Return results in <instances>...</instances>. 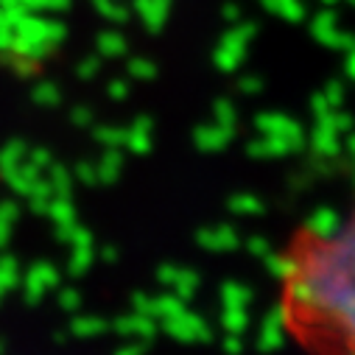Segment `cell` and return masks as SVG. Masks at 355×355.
<instances>
[{"mask_svg":"<svg viewBox=\"0 0 355 355\" xmlns=\"http://www.w3.org/2000/svg\"><path fill=\"white\" fill-rule=\"evenodd\" d=\"M344 224H347V221H344L336 210H330V207H319L313 216H308L305 230H311V232H316V235H336Z\"/></svg>","mask_w":355,"mask_h":355,"instance_id":"cell-17","label":"cell"},{"mask_svg":"<svg viewBox=\"0 0 355 355\" xmlns=\"http://www.w3.org/2000/svg\"><path fill=\"white\" fill-rule=\"evenodd\" d=\"M59 305H62L64 311H78V308H81L78 291H76V288H62V291H59Z\"/></svg>","mask_w":355,"mask_h":355,"instance_id":"cell-43","label":"cell"},{"mask_svg":"<svg viewBox=\"0 0 355 355\" xmlns=\"http://www.w3.org/2000/svg\"><path fill=\"white\" fill-rule=\"evenodd\" d=\"M254 129L260 135H272V137H286V140H294L297 146H305V135H302V126L283 115V112H260L254 118Z\"/></svg>","mask_w":355,"mask_h":355,"instance_id":"cell-7","label":"cell"},{"mask_svg":"<svg viewBox=\"0 0 355 355\" xmlns=\"http://www.w3.org/2000/svg\"><path fill=\"white\" fill-rule=\"evenodd\" d=\"M151 129H154V121L140 115L126 132H123V148L135 151V154H148L151 151Z\"/></svg>","mask_w":355,"mask_h":355,"instance_id":"cell-14","label":"cell"},{"mask_svg":"<svg viewBox=\"0 0 355 355\" xmlns=\"http://www.w3.org/2000/svg\"><path fill=\"white\" fill-rule=\"evenodd\" d=\"M246 246H249V252H252V254H257V257H263L266 252H269V243H266L263 238H257V235H254V238H249V241H246Z\"/></svg>","mask_w":355,"mask_h":355,"instance_id":"cell-45","label":"cell"},{"mask_svg":"<svg viewBox=\"0 0 355 355\" xmlns=\"http://www.w3.org/2000/svg\"><path fill=\"white\" fill-rule=\"evenodd\" d=\"M162 327L168 330V336L180 338V341H210V336H213L207 322L199 319L196 313H191L188 308H182L180 313L162 319Z\"/></svg>","mask_w":355,"mask_h":355,"instance_id":"cell-4","label":"cell"},{"mask_svg":"<svg viewBox=\"0 0 355 355\" xmlns=\"http://www.w3.org/2000/svg\"><path fill=\"white\" fill-rule=\"evenodd\" d=\"M28 12H62L70 6V0H20Z\"/></svg>","mask_w":355,"mask_h":355,"instance_id":"cell-35","label":"cell"},{"mask_svg":"<svg viewBox=\"0 0 355 355\" xmlns=\"http://www.w3.org/2000/svg\"><path fill=\"white\" fill-rule=\"evenodd\" d=\"M196 243L210 249V252H232L241 246V235L230 227V224H218V227H207L196 232Z\"/></svg>","mask_w":355,"mask_h":355,"instance_id":"cell-10","label":"cell"},{"mask_svg":"<svg viewBox=\"0 0 355 355\" xmlns=\"http://www.w3.org/2000/svg\"><path fill=\"white\" fill-rule=\"evenodd\" d=\"M221 324L227 333H235V336H243L249 330V308H227L221 311Z\"/></svg>","mask_w":355,"mask_h":355,"instance_id":"cell-23","label":"cell"},{"mask_svg":"<svg viewBox=\"0 0 355 355\" xmlns=\"http://www.w3.org/2000/svg\"><path fill=\"white\" fill-rule=\"evenodd\" d=\"M157 280H159V286L171 288L180 300H191V297L196 294L199 283H202V277H199L196 272L185 269V266H176V263H165V266H159Z\"/></svg>","mask_w":355,"mask_h":355,"instance_id":"cell-6","label":"cell"},{"mask_svg":"<svg viewBox=\"0 0 355 355\" xmlns=\"http://www.w3.org/2000/svg\"><path fill=\"white\" fill-rule=\"evenodd\" d=\"M115 330L121 336H132V338H151L157 333L154 330V319L146 316V313H137V311H132L129 316H121L115 322Z\"/></svg>","mask_w":355,"mask_h":355,"instance_id":"cell-15","label":"cell"},{"mask_svg":"<svg viewBox=\"0 0 355 355\" xmlns=\"http://www.w3.org/2000/svg\"><path fill=\"white\" fill-rule=\"evenodd\" d=\"M93 266V243H78L70 254V275H84Z\"/></svg>","mask_w":355,"mask_h":355,"instance_id":"cell-29","label":"cell"},{"mask_svg":"<svg viewBox=\"0 0 355 355\" xmlns=\"http://www.w3.org/2000/svg\"><path fill=\"white\" fill-rule=\"evenodd\" d=\"M129 90H132V84L123 81V78H112V81L107 84V96L115 98V101H123V98L129 96Z\"/></svg>","mask_w":355,"mask_h":355,"instance_id":"cell-41","label":"cell"},{"mask_svg":"<svg viewBox=\"0 0 355 355\" xmlns=\"http://www.w3.org/2000/svg\"><path fill=\"white\" fill-rule=\"evenodd\" d=\"M31 98H34V104H40V107H59V101H62V93H59V87L53 84V81H40V84H34V93H31Z\"/></svg>","mask_w":355,"mask_h":355,"instance_id":"cell-27","label":"cell"},{"mask_svg":"<svg viewBox=\"0 0 355 355\" xmlns=\"http://www.w3.org/2000/svg\"><path fill=\"white\" fill-rule=\"evenodd\" d=\"M135 12L140 15L143 26L157 34L162 31L165 20H168V12H171V0H135Z\"/></svg>","mask_w":355,"mask_h":355,"instance_id":"cell-12","label":"cell"},{"mask_svg":"<svg viewBox=\"0 0 355 355\" xmlns=\"http://www.w3.org/2000/svg\"><path fill=\"white\" fill-rule=\"evenodd\" d=\"M311 110H313V115H316V118H322V115H327V112H330V110H336V107H330V104H327V98H324L322 93H316V96L311 98Z\"/></svg>","mask_w":355,"mask_h":355,"instance_id":"cell-44","label":"cell"},{"mask_svg":"<svg viewBox=\"0 0 355 355\" xmlns=\"http://www.w3.org/2000/svg\"><path fill=\"white\" fill-rule=\"evenodd\" d=\"M118 355H143V344H132V347H123V349H118Z\"/></svg>","mask_w":355,"mask_h":355,"instance_id":"cell-49","label":"cell"},{"mask_svg":"<svg viewBox=\"0 0 355 355\" xmlns=\"http://www.w3.org/2000/svg\"><path fill=\"white\" fill-rule=\"evenodd\" d=\"M252 300H254V294L243 283H224L221 286V305H227V308H249Z\"/></svg>","mask_w":355,"mask_h":355,"instance_id":"cell-20","label":"cell"},{"mask_svg":"<svg viewBox=\"0 0 355 355\" xmlns=\"http://www.w3.org/2000/svg\"><path fill=\"white\" fill-rule=\"evenodd\" d=\"M232 135H235V129H232V126L207 123V126H199V129L193 132V143H196L202 151L213 154V151L227 148V146H230V140H232Z\"/></svg>","mask_w":355,"mask_h":355,"instance_id":"cell-11","label":"cell"},{"mask_svg":"<svg viewBox=\"0 0 355 355\" xmlns=\"http://www.w3.org/2000/svg\"><path fill=\"white\" fill-rule=\"evenodd\" d=\"M15 286H20V272L17 263L12 257H0V294L12 291Z\"/></svg>","mask_w":355,"mask_h":355,"instance_id":"cell-30","label":"cell"},{"mask_svg":"<svg viewBox=\"0 0 355 355\" xmlns=\"http://www.w3.org/2000/svg\"><path fill=\"white\" fill-rule=\"evenodd\" d=\"M302 146H297L294 140H286V137H272V135H260L257 140L249 143V157H286V154H294L300 151Z\"/></svg>","mask_w":355,"mask_h":355,"instance_id":"cell-13","label":"cell"},{"mask_svg":"<svg viewBox=\"0 0 355 355\" xmlns=\"http://www.w3.org/2000/svg\"><path fill=\"white\" fill-rule=\"evenodd\" d=\"M93 6L98 9L101 17L112 20V23H126L129 20V9L121 6V3H115V0H93Z\"/></svg>","mask_w":355,"mask_h":355,"instance_id":"cell-31","label":"cell"},{"mask_svg":"<svg viewBox=\"0 0 355 355\" xmlns=\"http://www.w3.org/2000/svg\"><path fill=\"white\" fill-rule=\"evenodd\" d=\"M230 210H232L235 216H257V213H263L266 207H263V202H260L257 196H252V193H235V196L230 199Z\"/></svg>","mask_w":355,"mask_h":355,"instance_id":"cell-28","label":"cell"},{"mask_svg":"<svg viewBox=\"0 0 355 355\" xmlns=\"http://www.w3.org/2000/svg\"><path fill=\"white\" fill-rule=\"evenodd\" d=\"M15 34L28 37V40H40L48 45H59L64 40V26L59 20H48V17H37V12H26L17 23H15Z\"/></svg>","mask_w":355,"mask_h":355,"instance_id":"cell-3","label":"cell"},{"mask_svg":"<svg viewBox=\"0 0 355 355\" xmlns=\"http://www.w3.org/2000/svg\"><path fill=\"white\" fill-rule=\"evenodd\" d=\"M338 135H341V132H336L333 126L316 121V129H313V135H311L313 151L322 154V157H336V154H341V140H338Z\"/></svg>","mask_w":355,"mask_h":355,"instance_id":"cell-16","label":"cell"},{"mask_svg":"<svg viewBox=\"0 0 355 355\" xmlns=\"http://www.w3.org/2000/svg\"><path fill=\"white\" fill-rule=\"evenodd\" d=\"M213 115H216V123H221V126H232L235 129V123H238V112H235L232 101H227V98L213 104Z\"/></svg>","mask_w":355,"mask_h":355,"instance_id":"cell-34","label":"cell"},{"mask_svg":"<svg viewBox=\"0 0 355 355\" xmlns=\"http://www.w3.org/2000/svg\"><path fill=\"white\" fill-rule=\"evenodd\" d=\"M129 76L132 78H140V81H151L154 76H157V64L151 62V59H143V56H135V59H129Z\"/></svg>","mask_w":355,"mask_h":355,"instance_id":"cell-32","label":"cell"},{"mask_svg":"<svg viewBox=\"0 0 355 355\" xmlns=\"http://www.w3.org/2000/svg\"><path fill=\"white\" fill-rule=\"evenodd\" d=\"M26 159L34 165V168H40L42 173H45V168L53 162V157H51V151L48 148H28V154H26Z\"/></svg>","mask_w":355,"mask_h":355,"instance_id":"cell-38","label":"cell"},{"mask_svg":"<svg viewBox=\"0 0 355 355\" xmlns=\"http://www.w3.org/2000/svg\"><path fill=\"white\" fill-rule=\"evenodd\" d=\"M288 338V330H286V322H283V313L280 308H272L269 313L263 316L260 322V333H257V349L260 352H277Z\"/></svg>","mask_w":355,"mask_h":355,"instance_id":"cell-9","label":"cell"},{"mask_svg":"<svg viewBox=\"0 0 355 355\" xmlns=\"http://www.w3.org/2000/svg\"><path fill=\"white\" fill-rule=\"evenodd\" d=\"M45 213H48V218H51L56 227H59V224H70V221H76V207H73L70 196H51Z\"/></svg>","mask_w":355,"mask_h":355,"instance_id":"cell-22","label":"cell"},{"mask_svg":"<svg viewBox=\"0 0 355 355\" xmlns=\"http://www.w3.org/2000/svg\"><path fill=\"white\" fill-rule=\"evenodd\" d=\"M344 76H347V78L355 76V56H352V48H349L347 56H344Z\"/></svg>","mask_w":355,"mask_h":355,"instance_id":"cell-48","label":"cell"},{"mask_svg":"<svg viewBox=\"0 0 355 355\" xmlns=\"http://www.w3.org/2000/svg\"><path fill=\"white\" fill-rule=\"evenodd\" d=\"M26 154H28V143L26 140H9L3 148H0V173L20 165L26 159Z\"/></svg>","mask_w":355,"mask_h":355,"instance_id":"cell-24","label":"cell"},{"mask_svg":"<svg viewBox=\"0 0 355 355\" xmlns=\"http://www.w3.org/2000/svg\"><path fill=\"white\" fill-rule=\"evenodd\" d=\"M73 180H81V182H90V185H96V182H98L96 165H93V162H78V168H76V173H73Z\"/></svg>","mask_w":355,"mask_h":355,"instance_id":"cell-42","label":"cell"},{"mask_svg":"<svg viewBox=\"0 0 355 355\" xmlns=\"http://www.w3.org/2000/svg\"><path fill=\"white\" fill-rule=\"evenodd\" d=\"M121 168H123V151L110 146L101 157V162L96 165V173H98V182H115L121 176Z\"/></svg>","mask_w":355,"mask_h":355,"instance_id":"cell-19","label":"cell"},{"mask_svg":"<svg viewBox=\"0 0 355 355\" xmlns=\"http://www.w3.org/2000/svg\"><path fill=\"white\" fill-rule=\"evenodd\" d=\"M56 286H59V272L53 269V263H45V260L34 263L31 269H28V275H26V280H23L26 302H28V305H40L42 297H45L51 288H56Z\"/></svg>","mask_w":355,"mask_h":355,"instance_id":"cell-5","label":"cell"},{"mask_svg":"<svg viewBox=\"0 0 355 355\" xmlns=\"http://www.w3.org/2000/svg\"><path fill=\"white\" fill-rule=\"evenodd\" d=\"M42 176H45V182L51 185V193L53 196H70V191H73V173L64 165L51 162Z\"/></svg>","mask_w":355,"mask_h":355,"instance_id":"cell-18","label":"cell"},{"mask_svg":"<svg viewBox=\"0 0 355 355\" xmlns=\"http://www.w3.org/2000/svg\"><path fill=\"white\" fill-rule=\"evenodd\" d=\"M70 121H73L78 129L93 126V110H87L84 104H78V107H73V110H70Z\"/></svg>","mask_w":355,"mask_h":355,"instance_id":"cell-39","label":"cell"},{"mask_svg":"<svg viewBox=\"0 0 355 355\" xmlns=\"http://www.w3.org/2000/svg\"><path fill=\"white\" fill-rule=\"evenodd\" d=\"M15 6H23L20 0H0V9H15Z\"/></svg>","mask_w":355,"mask_h":355,"instance_id":"cell-50","label":"cell"},{"mask_svg":"<svg viewBox=\"0 0 355 355\" xmlns=\"http://www.w3.org/2000/svg\"><path fill=\"white\" fill-rule=\"evenodd\" d=\"M324 3H336V0H324Z\"/></svg>","mask_w":355,"mask_h":355,"instance_id":"cell-51","label":"cell"},{"mask_svg":"<svg viewBox=\"0 0 355 355\" xmlns=\"http://www.w3.org/2000/svg\"><path fill=\"white\" fill-rule=\"evenodd\" d=\"M254 34H257V26H254V23H249V20L232 23V28L221 37V42H218V48H216V53H213L216 67L224 70V73L238 70L241 62L246 59V48H249V42L254 40Z\"/></svg>","mask_w":355,"mask_h":355,"instance_id":"cell-2","label":"cell"},{"mask_svg":"<svg viewBox=\"0 0 355 355\" xmlns=\"http://www.w3.org/2000/svg\"><path fill=\"white\" fill-rule=\"evenodd\" d=\"M311 34H313L322 45H327V48H338V51H349V48H352L349 34L338 28V20H336L333 12H319V15L313 17V23H311Z\"/></svg>","mask_w":355,"mask_h":355,"instance_id":"cell-8","label":"cell"},{"mask_svg":"<svg viewBox=\"0 0 355 355\" xmlns=\"http://www.w3.org/2000/svg\"><path fill=\"white\" fill-rule=\"evenodd\" d=\"M70 330L73 336H101L104 330H110V324L101 316H76Z\"/></svg>","mask_w":355,"mask_h":355,"instance_id":"cell-26","label":"cell"},{"mask_svg":"<svg viewBox=\"0 0 355 355\" xmlns=\"http://www.w3.org/2000/svg\"><path fill=\"white\" fill-rule=\"evenodd\" d=\"M224 347H227V352H230V355H238V352L243 349V344H241V336H235V333H230V338L224 341Z\"/></svg>","mask_w":355,"mask_h":355,"instance_id":"cell-47","label":"cell"},{"mask_svg":"<svg viewBox=\"0 0 355 355\" xmlns=\"http://www.w3.org/2000/svg\"><path fill=\"white\" fill-rule=\"evenodd\" d=\"M238 90L243 96H257L263 90V78L260 76H243V78H238Z\"/></svg>","mask_w":355,"mask_h":355,"instance_id":"cell-40","label":"cell"},{"mask_svg":"<svg viewBox=\"0 0 355 355\" xmlns=\"http://www.w3.org/2000/svg\"><path fill=\"white\" fill-rule=\"evenodd\" d=\"M98 53H101V56H110V59L123 56V53H126V40H123V34H118V31H104V34H98Z\"/></svg>","mask_w":355,"mask_h":355,"instance_id":"cell-25","label":"cell"},{"mask_svg":"<svg viewBox=\"0 0 355 355\" xmlns=\"http://www.w3.org/2000/svg\"><path fill=\"white\" fill-rule=\"evenodd\" d=\"M221 17H224L227 23H238V20L243 17V15H241V9H238L235 3H227V6L221 9Z\"/></svg>","mask_w":355,"mask_h":355,"instance_id":"cell-46","label":"cell"},{"mask_svg":"<svg viewBox=\"0 0 355 355\" xmlns=\"http://www.w3.org/2000/svg\"><path fill=\"white\" fill-rule=\"evenodd\" d=\"M260 3L275 12L277 17L288 20V23H300L305 17V6H302V0H260Z\"/></svg>","mask_w":355,"mask_h":355,"instance_id":"cell-21","label":"cell"},{"mask_svg":"<svg viewBox=\"0 0 355 355\" xmlns=\"http://www.w3.org/2000/svg\"><path fill=\"white\" fill-rule=\"evenodd\" d=\"M123 132L126 129H118V126H96L93 129V137L101 143V146H115V148H123Z\"/></svg>","mask_w":355,"mask_h":355,"instance_id":"cell-33","label":"cell"},{"mask_svg":"<svg viewBox=\"0 0 355 355\" xmlns=\"http://www.w3.org/2000/svg\"><path fill=\"white\" fill-rule=\"evenodd\" d=\"M280 313L311 355H352V224L336 235L300 230L283 252Z\"/></svg>","mask_w":355,"mask_h":355,"instance_id":"cell-1","label":"cell"},{"mask_svg":"<svg viewBox=\"0 0 355 355\" xmlns=\"http://www.w3.org/2000/svg\"><path fill=\"white\" fill-rule=\"evenodd\" d=\"M322 96L327 98V104H330V107H336V110H338V107L344 104V84H341V81H336V78H333V81H327V87H324V93H322Z\"/></svg>","mask_w":355,"mask_h":355,"instance_id":"cell-37","label":"cell"},{"mask_svg":"<svg viewBox=\"0 0 355 355\" xmlns=\"http://www.w3.org/2000/svg\"><path fill=\"white\" fill-rule=\"evenodd\" d=\"M98 70H101V56H84L78 62V67H76L78 78H96Z\"/></svg>","mask_w":355,"mask_h":355,"instance_id":"cell-36","label":"cell"}]
</instances>
